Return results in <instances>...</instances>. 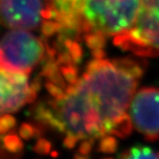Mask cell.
I'll list each match as a JSON object with an SVG mask.
<instances>
[{
	"mask_svg": "<svg viewBox=\"0 0 159 159\" xmlns=\"http://www.w3.org/2000/svg\"><path fill=\"white\" fill-rule=\"evenodd\" d=\"M103 159H114V158H112V157H105Z\"/></svg>",
	"mask_w": 159,
	"mask_h": 159,
	"instance_id": "ac0fdd59",
	"label": "cell"
},
{
	"mask_svg": "<svg viewBox=\"0 0 159 159\" xmlns=\"http://www.w3.org/2000/svg\"><path fill=\"white\" fill-rule=\"evenodd\" d=\"M113 43L139 58L159 56V0H141L134 23Z\"/></svg>",
	"mask_w": 159,
	"mask_h": 159,
	"instance_id": "7a4b0ae2",
	"label": "cell"
},
{
	"mask_svg": "<svg viewBox=\"0 0 159 159\" xmlns=\"http://www.w3.org/2000/svg\"><path fill=\"white\" fill-rule=\"evenodd\" d=\"M33 150L35 152L40 155H47L52 150V144L50 141L44 138H39L35 146L33 147Z\"/></svg>",
	"mask_w": 159,
	"mask_h": 159,
	"instance_id": "7c38bea8",
	"label": "cell"
},
{
	"mask_svg": "<svg viewBox=\"0 0 159 159\" xmlns=\"http://www.w3.org/2000/svg\"><path fill=\"white\" fill-rule=\"evenodd\" d=\"M141 0H83L75 24L77 39L94 57L104 56V47L129 30L138 15Z\"/></svg>",
	"mask_w": 159,
	"mask_h": 159,
	"instance_id": "6da1fadb",
	"label": "cell"
},
{
	"mask_svg": "<svg viewBox=\"0 0 159 159\" xmlns=\"http://www.w3.org/2000/svg\"><path fill=\"white\" fill-rule=\"evenodd\" d=\"M94 142H95V139H93V138L84 139L79 146L78 152L83 155H88L93 149Z\"/></svg>",
	"mask_w": 159,
	"mask_h": 159,
	"instance_id": "5bb4252c",
	"label": "cell"
},
{
	"mask_svg": "<svg viewBox=\"0 0 159 159\" xmlns=\"http://www.w3.org/2000/svg\"><path fill=\"white\" fill-rule=\"evenodd\" d=\"M3 146L5 149L13 153L19 152L23 150L24 144L21 141V139L15 133L8 134L3 137Z\"/></svg>",
	"mask_w": 159,
	"mask_h": 159,
	"instance_id": "30bf717a",
	"label": "cell"
},
{
	"mask_svg": "<svg viewBox=\"0 0 159 159\" xmlns=\"http://www.w3.org/2000/svg\"><path fill=\"white\" fill-rule=\"evenodd\" d=\"M118 147H119V142H118L117 138L114 135L107 134L100 139L97 151L99 152L111 154V153H114L117 152Z\"/></svg>",
	"mask_w": 159,
	"mask_h": 159,
	"instance_id": "9c48e42d",
	"label": "cell"
},
{
	"mask_svg": "<svg viewBox=\"0 0 159 159\" xmlns=\"http://www.w3.org/2000/svg\"><path fill=\"white\" fill-rule=\"evenodd\" d=\"M118 159H158L156 152L152 148L143 145H136L124 150Z\"/></svg>",
	"mask_w": 159,
	"mask_h": 159,
	"instance_id": "ba28073f",
	"label": "cell"
},
{
	"mask_svg": "<svg viewBox=\"0 0 159 159\" xmlns=\"http://www.w3.org/2000/svg\"><path fill=\"white\" fill-rule=\"evenodd\" d=\"M48 46L30 32L13 30L0 39V70L29 75L47 56Z\"/></svg>",
	"mask_w": 159,
	"mask_h": 159,
	"instance_id": "3957f363",
	"label": "cell"
},
{
	"mask_svg": "<svg viewBox=\"0 0 159 159\" xmlns=\"http://www.w3.org/2000/svg\"><path fill=\"white\" fill-rule=\"evenodd\" d=\"M59 13V21L62 25L61 32L75 33L76 19L83 0H53Z\"/></svg>",
	"mask_w": 159,
	"mask_h": 159,
	"instance_id": "52a82bcc",
	"label": "cell"
},
{
	"mask_svg": "<svg viewBox=\"0 0 159 159\" xmlns=\"http://www.w3.org/2000/svg\"><path fill=\"white\" fill-rule=\"evenodd\" d=\"M79 140H80V138L77 135L68 132L65 134V137H64L63 142H62V146L68 150H72L75 148V146L77 145Z\"/></svg>",
	"mask_w": 159,
	"mask_h": 159,
	"instance_id": "9a60e30c",
	"label": "cell"
},
{
	"mask_svg": "<svg viewBox=\"0 0 159 159\" xmlns=\"http://www.w3.org/2000/svg\"><path fill=\"white\" fill-rule=\"evenodd\" d=\"M156 154H157V158L159 159V151H158V152H156Z\"/></svg>",
	"mask_w": 159,
	"mask_h": 159,
	"instance_id": "d6986e66",
	"label": "cell"
},
{
	"mask_svg": "<svg viewBox=\"0 0 159 159\" xmlns=\"http://www.w3.org/2000/svg\"><path fill=\"white\" fill-rule=\"evenodd\" d=\"M134 129L149 142L159 139V88L142 87L136 91L129 107Z\"/></svg>",
	"mask_w": 159,
	"mask_h": 159,
	"instance_id": "5b68a950",
	"label": "cell"
},
{
	"mask_svg": "<svg viewBox=\"0 0 159 159\" xmlns=\"http://www.w3.org/2000/svg\"><path fill=\"white\" fill-rule=\"evenodd\" d=\"M19 135L22 139L24 140H31L35 137L36 135V129L35 126L29 124V123H22L19 128Z\"/></svg>",
	"mask_w": 159,
	"mask_h": 159,
	"instance_id": "4fadbf2b",
	"label": "cell"
},
{
	"mask_svg": "<svg viewBox=\"0 0 159 159\" xmlns=\"http://www.w3.org/2000/svg\"><path fill=\"white\" fill-rule=\"evenodd\" d=\"M16 125V120L10 114H4L0 116V135L6 134L10 129H12Z\"/></svg>",
	"mask_w": 159,
	"mask_h": 159,
	"instance_id": "8fae6325",
	"label": "cell"
},
{
	"mask_svg": "<svg viewBox=\"0 0 159 159\" xmlns=\"http://www.w3.org/2000/svg\"><path fill=\"white\" fill-rule=\"evenodd\" d=\"M73 159H89V157H88L87 155H83V154H81V153H79V152H78L77 154L74 155Z\"/></svg>",
	"mask_w": 159,
	"mask_h": 159,
	"instance_id": "2e32d148",
	"label": "cell"
},
{
	"mask_svg": "<svg viewBox=\"0 0 159 159\" xmlns=\"http://www.w3.org/2000/svg\"><path fill=\"white\" fill-rule=\"evenodd\" d=\"M31 90L28 75L0 70V114L16 112L28 104Z\"/></svg>",
	"mask_w": 159,
	"mask_h": 159,
	"instance_id": "8992f818",
	"label": "cell"
},
{
	"mask_svg": "<svg viewBox=\"0 0 159 159\" xmlns=\"http://www.w3.org/2000/svg\"><path fill=\"white\" fill-rule=\"evenodd\" d=\"M59 156V152H57V151H53L52 152H51V157H53V158H57Z\"/></svg>",
	"mask_w": 159,
	"mask_h": 159,
	"instance_id": "e0dca14e",
	"label": "cell"
},
{
	"mask_svg": "<svg viewBox=\"0 0 159 159\" xmlns=\"http://www.w3.org/2000/svg\"><path fill=\"white\" fill-rule=\"evenodd\" d=\"M50 19L59 21L53 0H0V23L7 27L32 30Z\"/></svg>",
	"mask_w": 159,
	"mask_h": 159,
	"instance_id": "277c9868",
	"label": "cell"
}]
</instances>
